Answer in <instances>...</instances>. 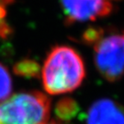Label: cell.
Returning <instances> with one entry per match:
<instances>
[{
    "mask_svg": "<svg viewBox=\"0 0 124 124\" xmlns=\"http://www.w3.org/2000/svg\"><path fill=\"white\" fill-rule=\"evenodd\" d=\"M85 78L80 54L68 46H57L47 54L41 70L44 90L50 95L72 92Z\"/></svg>",
    "mask_w": 124,
    "mask_h": 124,
    "instance_id": "6da1fadb",
    "label": "cell"
},
{
    "mask_svg": "<svg viewBox=\"0 0 124 124\" xmlns=\"http://www.w3.org/2000/svg\"><path fill=\"white\" fill-rule=\"evenodd\" d=\"M83 37L85 43L92 45L101 76L108 82L120 79L124 75V31L105 33L102 29H90Z\"/></svg>",
    "mask_w": 124,
    "mask_h": 124,
    "instance_id": "7a4b0ae2",
    "label": "cell"
},
{
    "mask_svg": "<svg viewBox=\"0 0 124 124\" xmlns=\"http://www.w3.org/2000/svg\"><path fill=\"white\" fill-rule=\"evenodd\" d=\"M50 106V99L41 92L17 93L0 103V124H44Z\"/></svg>",
    "mask_w": 124,
    "mask_h": 124,
    "instance_id": "3957f363",
    "label": "cell"
},
{
    "mask_svg": "<svg viewBox=\"0 0 124 124\" xmlns=\"http://www.w3.org/2000/svg\"><path fill=\"white\" fill-rule=\"evenodd\" d=\"M66 22L72 24L78 22L95 21L112 12L111 0H60Z\"/></svg>",
    "mask_w": 124,
    "mask_h": 124,
    "instance_id": "277c9868",
    "label": "cell"
},
{
    "mask_svg": "<svg viewBox=\"0 0 124 124\" xmlns=\"http://www.w3.org/2000/svg\"><path fill=\"white\" fill-rule=\"evenodd\" d=\"M87 124H124V108L112 99L96 101L88 110Z\"/></svg>",
    "mask_w": 124,
    "mask_h": 124,
    "instance_id": "5b68a950",
    "label": "cell"
},
{
    "mask_svg": "<svg viewBox=\"0 0 124 124\" xmlns=\"http://www.w3.org/2000/svg\"><path fill=\"white\" fill-rule=\"evenodd\" d=\"M12 91V81L8 70L0 63V103L9 98Z\"/></svg>",
    "mask_w": 124,
    "mask_h": 124,
    "instance_id": "8992f818",
    "label": "cell"
},
{
    "mask_svg": "<svg viewBox=\"0 0 124 124\" xmlns=\"http://www.w3.org/2000/svg\"><path fill=\"white\" fill-rule=\"evenodd\" d=\"M16 74L26 77H35L38 75L39 66L36 62L32 60H25L16 64L15 67Z\"/></svg>",
    "mask_w": 124,
    "mask_h": 124,
    "instance_id": "52a82bcc",
    "label": "cell"
},
{
    "mask_svg": "<svg viewBox=\"0 0 124 124\" xmlns=\"http://www.w3.org/2000/svg\"><path fill=\"white\" fill-rule=\"evenodd\" d=\"M57 115L60 118L69 119L75 115L77 112L76 103L71 99H64L60 101L57 105Z\"/></svg>",
    "mask_w": 124,
    "mask_h": 124,
    "instance_id": "ba28073f",
    "label": "cell"
},
{
    "mask_svg": "<svg viewBox=\"0 0 124 124\" xmlns=\"http://www.w3.org/2000/svg\"><path fill=\"white\" fill-rule=\"evenodd\" d=\"M10 0H0V36L6 35L9 32V26L5 22L6 10L5 5Z\"/></svg>",
    "mask_w": 124,
    "mask_h": 124,
    "instance_id": "9c48e42d",
    "label": "cell"
},
{
    "mask_svg": "<svg viewBox=\"0 0 124 124\" xmlns=\"http://www.w3.org/2000/svg\"><path fill=\"white\" fill-rule=\"evenodd\" d=\"M44 124H57V123H55V122H51V123H47V122H46V123H44Z\"/></svg>",
    "mask_w": 124,
    "mask_h": 124,
    "instance_id": "30bf717a",
    "label": "cell"
}]
</instances>
